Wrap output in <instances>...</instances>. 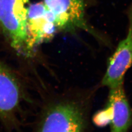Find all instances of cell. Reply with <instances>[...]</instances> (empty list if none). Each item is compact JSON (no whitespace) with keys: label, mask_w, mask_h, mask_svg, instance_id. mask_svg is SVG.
<instances>
[{"label":"cell","mask_w":132,"mask_h":132,"mask_svg":"<svg viewBox=\"0 0 132 132\" xmlns=\"http://www.w3.org/2000/svg\"><path fill=\"white\" fill-rule=\"evenodd\" d=\"M95 92H66L47 100L41 109L33 132H86Z\"/></svg>","instance_id":"cell-1"},{"label":"cell","mask_w":132,"mask_h":132,"mask_svg":"<svg viewBox=\"0 0 132 132\" xmlns=\"http://www.w3.org/2000/svg\"><path fill=\"white\" fill-rule=\"evenodd\" d=\"M28 0H0V26L17 53L29 58L27 50Z\"/></svg>","instance_id":"cell-2"},{"label":"cell","mask_w":132,"mask_h":132,"mask_svg":"<svg viewBox=\"0 0 132 132\" xmlns=\"http://www.w3.org/2000/svg\"><path fill=\"white\" fill-rule=\"evenodd\" d=\"M25 98L23 85L14 72L0 62V121L15 127Z\"/></svg>","instance_id":"cell-3"},{"label":"cell","mask_w":132,"mask_h":132,"mask_svg":"<svg viewBox=\"0 0 132 132\" xmlns=\"http://www.w3.org/2000/svg\"><path fill=\"white\" fill-rule=\"evenodd\" d=\"M128 23L126 36L109 57L100 86L109 89L124 84L126 72L132 66V3L126 10Z\"/></svg>","instance_id":"cell-4"},{"label":"cell","mask_w":132,"mask_h":132,"mask_svg":"<svg viewBox=\"0 0 132 132\" xmlns=\"http://www.w3.org/2000/svg\"><path fill=\"white\" fill-rule=\"evenodd\" d=\"M57 29L52 13L44 2L29 5L27 30V50L29 58L33 56L38 46L53 37Z\"/></svg>","instance_id":"cell-5"},{"label":"cell","mask_w":132,"mask_h":132,"mask_svg":"<svg viewBox=\"0 0 132 132\" xmlns=\"http://www.w3.org/2000/svg\"><path fill=\"white\" fill-rule=\"evenodd\" d=\"M43 2L52 13L57 29L72 31L81 29L102 40L87 24L85 0H44Z\"/></svg>","instance_id":"cell-6"},{"label":"cell","mask_w":132,"mask_h":132,"mask_svg":"<svg viewBox=\"0 0 132 132\" xmlns=\"http://www.w3.org/2000/svg\"><path fill=\"white\" fill-rule=\"evenodd\" d=\"M109 90L107 104L112 109L110 132H129L132 127V107L126 95L124 84Z\"/></svg>","instance_id":"cell-7"},{"label":"cell","mask_w":132,"mask_h":132,"mask_svg":"<svg viewBox=\"0 0 132 132\" xmlns=\"http://www.w3.org/2000/svg\"><path fill=\"white\" fill-rule=\"evenodd\" d=\"M112 118V109L110 106L106 104L103 110L99 111L94 117V122L98 126L103 127L109 124Z\"/></svg>","instance_id":"cell-8"}]
</instances>
